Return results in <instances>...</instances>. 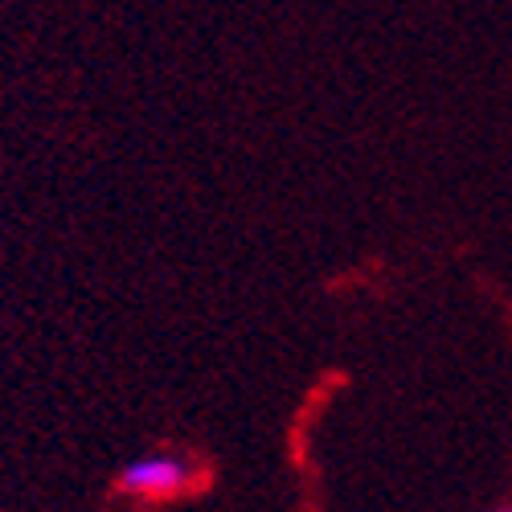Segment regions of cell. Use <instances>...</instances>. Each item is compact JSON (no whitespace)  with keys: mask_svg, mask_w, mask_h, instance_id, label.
<instances>
[{"mask_svg":"<svg viewBox=\"0 0 512 512\" xmlns=\"http://www.w3.org/2000/svg\"><path fill=\"white\" fill-rule=\"evenodd\" d=\"M193 480V467L181 455H168V451H152L132 459L119 472V492L123 496H136V500H160V496H177L185 492Z\"/></svg>","mask_w":512,"mask_h":512,"instance_id":"obj_1","label":"cell"}]
</instances>
